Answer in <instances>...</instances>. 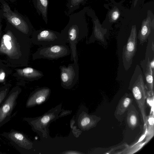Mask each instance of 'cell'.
Returning <instances> with one entry per match:
<instances>
[{
    "label": "cell",
    "mask_w": 154,
    "mask_h": 154,
    "mask_svg": "<svg viewBox=\"0 0 154 154\" xmlns=\"http://www.w3.org/2000/svg\"><path fill=\"white\" fill-rule=\"evenodd\" d=\"M82 10L71 14L67 25L60 33L66 43L69 44L70 60L78 62L77 44L87 34V29L83 20Z\"/></svg>",
    "instance_id": "obj_1"
},
{
    "label": "cell",
    "mask_w": 154,
    "mask_h": 154,
    "mask_svg": "<svg viewBox=\"0 0 154 154\" xmlns=\"http://www.w3.org/2000/svg\"><path fill=\"white\" fill-rule=\"evenodd\" d=\"M143 76L141 68L137 65L131 79L129 89L131 91L138 106L144 125L147 121L146 111L147 91Z\"/></svg>",
    "instance_id": "obj_2"
},
{
    "label": "cell",
    "mask_w": 154,
    "mask_h": 154,
    "mask_svg": "<svg viewBox=\"0 0 154 154\" xmlns=\"http://www.w3.org/2000/svg\"><path fill=\"white\" fill-rule=\"evenodd\" d=\"M3 17L7 22L23 34L29 36L33 32V26L29 19L14 9L13 11L5 0H0Z\"/></svg>",
    "instance_id": "obj_3"
},
{
    "label": "cell",
    "mask_w": 154,
    "mask_h": 154,
    "mask_svg": "<svg viewBox=\"0 0 154 154\" xmlns=\"http://www.w3.org/2000/svg\"><path fill=\"white\" fill-rule=\"evenodd\" d=\"M70 54V48L66 44L42 46L32 54V59L57 60Z\"/></svg>",
    "instance_id": "obj_4"
},
{
    "label": "cell",
    "mask_w": 154,
    "mask_h": 154,
    "mask_svg": "<svg viewBox=\"0 0 154 154\" xmlns=\"http://www.w3.org/2000/svg\"><path fill=\"white\" fill-rule=\"evenodd\" d=\"M30 40L34 44L42 46L66 43L60 32L45 29L33 31Z\"/></svg>",
    "instance_id": "obj_5"
},
{
    "label": "cell",
    "mask_w": 154,
    "mask_h": 154,
    "mask_svg": "<svg viewBox=\"0 0 154 154\" xmlns=\"http://www.w3.org/2000/svg\"><path fill=\"white\" fill-rule=\"evenodd\" d=\"M16 28L7 22L5 33L1 38L0 53L5 54L11 58L19 54V48L14 37Z\"/></svg>",
    "instance_id": "obj_6"
},
{
    "label": "cell",
    "mask_w": 154,
    "mask_h": 154,
    "mask_svg": "<svg viewBox=\"0 0 154 154\" xmlns=\"http://www.w3.org/2000/svg\"><path fill=\"white\" fill-rule=\"evenodd\" d=\"M21 91L18 87L13 88L0 106V128L9 121L12 112L17 104V100Z\"/></svg>",
    "instance_id": "obj_7"
},
{
    "label": "cell",
    "mask_w": 154,
    "mask_h": 154,
    "mask_svg": "<svg viewBox=\"0 0 154 154\" xmlns=\"http://www.w3.org/2000/svg\"><path fill=\"white\" fill-rule=\"evenodd\" d=\"M1 135L9 141L11 144L21 154H25L32 148L33 143L22 132L11 129Z\"/></svg>",
    "instance_id": "obj_8"
},
{
    "label": "cell",
    "mask_w": 154,
    "mask_h": 154,
    "mask_svg": "<svg viewBox=\"0 0 154 154\" xmlns=\"http://www.w3.org/2000/svg\"><path fill=\"white\" fill-rule=\"evenodd\" d=\"M60 79L61 86L64 88L72 87L77 82L79 78V66L78 62L74 61L67 66H59Z\"/></svg>",
    "instance_id": "obj_9"
},
{
    "label": "cell",
    "mask_w": 154,
    "mask_h": 154,
    "mask_svg": "<svg viewBox=\"0 0 154 154\" xmlns=\"http://www.w3.org/2000/svg\"><path fill=\"white\" fill-rule=\"evenodd\" d=\"M137 32L135 25L132 26L127 43L124 47L122 61L125 69L128 70L132 64L133 59L137 51Z\"/></svg>",
    "instance_id": "obj_10"
},
{
    "label": "cell",
    "mask_w": 154,
    "mask_h": 154,
    "mask_svg": "<svg viewBox=\"0 0 154 154\" xmlns=\"http://www.w3.org/2000/svg\"><path fill=\"white\" fill-rule=\"evenodd\" d=\"M133 99L130 94H125L121 98L116 108L114 115L116 118L121 121L130 106L132 104Z\"/></svg>",
    "instance_id": "obj_11"
},
{
    "label": "cell",
    "mask_w": 154,
    "mask_h": 154,
    "mask_svg": "<svg viewBox=\"0 0 154 154\" xmlns=\"http://www.w3.org/2000/svg\"><path fill=\"white\" fill-rule=\"evenodd\" d=\"M50 91V89L47 87L38 89L32 94L27 100L26 107H29L36 104L41 103L45 101Z\"/></svg>",
    "instance_id": "obj_12"
},
{
    "label": "cell",
    "mask_w": 154,
    "mask_h": 154,
    "mask_svg": "<svg viewBox=\"0 0 154 154\" xmlns=\"http://www.w3.org/2000/svg\"><path fill=\"white\" fill-rule=\"evenodd\" d=\"M143 61L140 65L142 67L146 82V85L149 93L151 95L153 94V73L150 65V59L148 57Z\"/></svg>",
    "instance_id": "obj_13"
},
{
    "label": "cell",
    "mask_w": 154,
    "mask_h": 154,
    "mask_svg": "<svg viewBox=\"0 0 154 154\" xmlns=\"http://www.w3.org/2000/svg\"><path fill=\"white\" fill-rule=\"evenodd\" d=\"M154 28V21H151L150 16L147 17L142 21L141 27L138 35L140 45L146 42L150 35L151 29Z\"/></svg>",
    "instance_id": "obj_14"
},
{
    "label": "cell",
    "mask_w": 154,
    "mask_h": 154,
    "mask_svg": "<svg viewBox=\"0 0 154 154\" xmlns=\"http://www.w3.org/2000/svg\"><path fill=\"white\" fill-rule=\"evenodd\" d=\"M16 72L19 75L29 81L37 80L44 76L42 71L31 67L17 69Z\"/></svg>",
    "instance_id": "obj_15"
},
{
    "label": "cell",
    "mask_w": 154,
    "mask_h": 154,
    "mask_svg": "<svg viewBox=\"0 0 154 154\" xmlns=\"http://www.w3.org/2000/svg\"><path fill=\"white\" fill-rule=\"evenodd\" d=\"M127 112V123L128 127L133 130L139 125V112L133 104Z\"/></svg>",
    "instance_id": "obj_16"
},
{
    "label": "cell",
    "mask_w": 154,
    "mask_h": 154,
    "mask_svg": "<svg viewBox=\"0 0 154 154\" xmlns=\"http://www.w3.org/2000/svg\"><path fill=\"white\" fill-rule=\"evenodd\" d=\"M32 1L37 13L39 15H42L43 20L47 24L48 0H32Z\"/></svg>",
    "instance_id": "obj_17"
},
{
    "label": "cell",
    "mask_w": 154,
    "mask_h": 154,
    "mask_svg": "<svg viewBox=\"0 0 154 154\" xmlns=\"http://www.w3.org/2000/svg\"><path fill=\"white\" fill-rule=\"evenodd\" d=\"M81 121V126L85 129H89L96 126L101 118L96 115H85Z\"/></svg>",
    "instance_id": "obj_18"
},
{
    "label": "cell",
    "mask_w": 154,
    "mask_h": 154,
    "mask_svg": "<svg viewBox=\"0 0 154 154\" xmlns=\"http://www.w3.org/2000/svg\"><path fill=\"white\" fill-rule=\"evenodd\" d=\"M85 0H68L66 4L68 12L69 14L79 8V6Z\"/></svg>",
    "instance_id": "obj_19"
},
{
    "label": "cell",
    "mask_w": 154,
    "mask_h": 154,
    "mask_svg": "<svg viewBox=\"0 0 154 154\" xmlns=\"http://www.w3.org/2000/svg\"><path fill=\"white\" fill-rule=\"evenodd\" d=\"M120 12L117 8H115L112 10L109 13V21L111 22H116L119 18Z\"/></svg>",
    "instance_id": "obj_20"
},
{
    "label": "cell",
    "mask_w": 154,
    "mask_h": 154,
    "mask_svg": "<svg viewBox=\"0 0 154 154\" xmlns=\"http://www.w3.org/2000/svg\"><path fill=\"white\" fill-rule=\"evenodd\" d=\"M10 86L6 85L0 88V106L6 98L9 91Z\"/></svg>",
    "instance_id": "obj_21"
},
{
    "label": "cell",
    "mask_w": 154,
    "mask_h": 154,
    "mask_svg": "<svg viewBox=\"0 0 154 154\" xmlns=\"http://www.w3.org/2000/svg\"><path fill=\"white\" fill-rule=\"evenodd\" d=\"M94 35L95 38H97V37L99 38H101L103 37V35L102 34L101 31L99 28L97 27L96 23L95 20H94Z\"/></svg>",
    "instance_id": "obj_22"
},
{
    "label": "cell",
    "mask_w": 154,
    "mask_h": 154,
    "mask_svg": "<svg viewBox=\"0 0 154 154\" xmlns=\"http://www.w3.org/2000/svg\"><path fill=\"white\" fill-rule=\"evenodd\" d=\"M50 116L49 115L44 116L40 120L41 122L43 125H45L48 123L50 120Z\"/></svg>",
    "instance_id": "obj_23"
},
{
    "label": "cell",
    "mask_w": 154,
    "mask_h": 154,
    "mask_svg": "<svg viewBox=\"0 0 154 154\" xmlns=\"http://www.w3.org/2000/svg\"><path fill=\"white\" fill-rule=\"evenodd\" d=\"M5 73L2 69H0V83H3L5 81Z\"/></svg>",
    "instance_id": "obj_24"
},
{
    "label": "cell",
    "mask_w": 154,
    "mask_h": 154,
    "mask_svg": "<svg viewBox=\"0 0 154 154\" xmlns=\"http://www.w3.org/2000/svg\"><path fill=\"white\" fill-rule=\"evenodd\" d=\"M3 17V11L2 9L0 10V35L1 27V22Z\"/></svg>",
    "instance_id": "obj_25"
},
{
    "label": "cell",
    "mask_w": 154,
    "mask_h": 154,
    "mask_svg": "<svg viewBox=\"0 0 154 154\" xmlns=\"http://www.w3.org/2000/svg\"><path fill=\"white\" fill-rule=\"evenodd\" d=\"M150 65L151 67V68L152 69L153 72V73H154V57H153L152 60L151 61H150Z\"/></svg>",
    "instance_id": "obj_26"
},
{
    "label": "cell",
    "mask_w": 154,
    "mask_h": 154,
    "mask_svg": "<svg viewBox=\"0 0 154 154\" xmlns=\"http://www.w3.org/2000/svg\"><path fill=\"white\" fill-rule=\"evenodd\" d=\"M138 1V0H134V7H135L136 6Z\"/></svg>",
    "instance_id": "obj_27"
},
{
    "label": "cell",
    "mask_w": 154,
    "mask_h": 154,
    "mask_svg": "<svg viewBox=\"0 0 154 154\" xmlns=\"http://www.w3.org/2000/svg\"><path fill=\"white\" fill-rule=\"evenodd\" d=\"M8 0L11 2H14L16 1V0Z\"/></svg>",
    "instance_id": "obj_28"
},
{
    "label": "cell",
    "mask_w": 154,
    "mask_h": 154,
    "mask_svg": "<svg viewBox=\"0 0 154 154\" xmlns=\"http://www.w3.org/2000/svg\"><path fill=\"white\" fill-rule=\"evenodd\" d=\"M3 154V153L1 152L0 151V154Z\"/></svg>",
    "instance_id": "obj_29"
}]
</instances>
